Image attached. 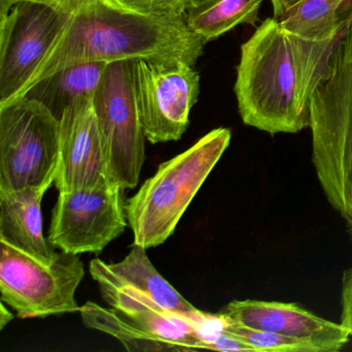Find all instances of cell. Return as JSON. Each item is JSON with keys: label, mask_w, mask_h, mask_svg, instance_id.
<instances>
[{"label": "cell", "mask_w": 352, "mask_h": 352, "mask_svg": "<svg viewBox=\"0 0 352 352\" xmlns=\"http://www.w3.org/2000/svg\"><path fill=\"white\" fill-rule=\"evenodd\" d=\"M111 5L149 17H185L195 0H106Z\"/></svg>", "instance_id": "21"}, {"label": "cell", "mask_w": 352, "mask_h": 352, "mask_svg": "<svg viewBox=\"0 0 352 352\" xmlns=\"http://www.w3.org/2000/svg\"><path fill=\"white\" fill-rule=\"evenodd\" d=\"M263 0H195L185 14L187 28L207 44L240 24L255 26Z\"/></svg>", "instance_id": "18"}, {"label": "cell", "mask_w": 352, "mask_h": 352, "mask_svg": "<svg viewBox=\"0 0 352 352\" xmlns=\"http://www.w3.org/2000/svg\"><path fill=\"white\" fill-rule=\"evenodd\" d=\"M108 65L87 63L63 67L30 86L22 96L40 102L60 120L76 100L94 96Z\"/></svg>", "instance_id": "16"}, {"label": "cell", "mask_w": 352, "mask_h": 352, "mask_svg": "<svg viewBox=\"0 0 352 352\" xmlns=\"http://www.w3.org/2000/svg\"><path fill=\"white\" fill-rule=\"evenodd\" d=\"M49 186L0 191V241L50 263L57 253L44 236L42 201Z\"/></svg>", "instance_id": "15"}, {"label": "cell", "mask_w": 352, "mask_h": 352, "mask_svg": "<svg viewBox=\"0 0 352 352\" xmlns=\"http://www.w3.org/2000/svg\"><path fill=\"white\" fill-rule=\"evenodd\" d=\"M146 250L147 249L133 243L131 252L119 263H106L102 259L94 258L90 261V274L94 279L102 278L118 285L135 288L164 310L190 319L199 327L213 320L215 315L195 308L160 275Z\"/></svg>", "instance_id": "14"}, {"label": "cell", "mask_w": 352, "mask_h": 352, "mask_svg": "<svg viewBox=\"0 0 352 352\" xmlns=\"http://www.w3.org/2000/svg\"><path fill=\"white\" fill-rule=\"evenodd\" d=\"M59 151L60 122L46 107L24 96L0 104V191L51 187Z\"/></svg>", "instance_id": "5"}, {"label": "cell", "mask_w": 352, "mask_h": 352, "mask_svg": "<svg viewBox=\"0 0 352 352\" xmlns=\"http://www.w3.org/2000/svg\"><path fill=\"white\" fill-rule=\"evenodd\" d=\"M232 140L230 129H213L195 145L160 164L125 205L133 243L149 249L164 244L211 174Z\"/></svg>", "instance_id": "4"}, {"label": "cell", "mask_w": 352, "mask_h": 352, "mask_svg": "<svg viewBox=\"0 0 352 352\" xmlns=\"http://www.w3.org/2000/svg\"><path fill=\"white\" fill-rule=\"evenodd\" d=\"M344 32L316 42L287 32L277 18L265 19L241 46L234 94L243 122L271 135L309 127L311 102Z\"/></svg>", "instance_id": "1"}, {"label": "cell", "mask_w": 352, "mask_h": 352, "mask_svg": "<svg viewBox=\"0 0 352 352\" xmlns=\"http://www.w3.org/2000/svg\"><path fill=\"white\" fill-rule=\"evenodd\" d=\"M273 6L274 17L280 18L292 6L298 3L300 0H270Z\"/></svg>", "instance_id": "24"}, {"label": "cell", "mask_w": 352, "mask_h": 352, "mask_svg": "<svg viewBox=\"0 0 352 352\" xmlns=\"http://www.w3.org/2000/svg\"><path fill=\"white\" fill-rule=\"evenodd\" d=\"M205 45L185 17L138 15L94 0L72 15L23 94L43 78L80 63L152 60L195 67Z\"/></svg>", "instance_id": "2"}, {"label": "cell", "mask_w": 352, "mask_h": 352, "mask_svg": "<svg viewBox=\"0 0 352 352\" xmlns=\"http://www.w3.org/2000/svg\"><path fill=\"white\" fill-rule=\"evenodd\" d=\"M123 189L108 182L96 188L59 192L48 239L63 252H102L124 232L127 216Z\"/></svg>", "instance_id": "9"}, {"label": "cell", "mask_w": 352, "mask_h": 352, "mask_svg": "<svg viewBox=\"0 0 352 352\" xmlns=\"http://www.w3.org/2000/svg\"><path fill=\"white\" fill-rule=\"evenodd\" d=\"M0 104L20 98L72 15L49 3L0 0Z\"/></svg>", "instance_id": "8"}, {"label": "cell", "mask_w": 352, "mask_h": 352, "mask_svg": "<svg viewBox=\"0 0 352 352\" xmlns=\"http://www.w3.org/2000/svg\"><path fill=\"white\" fill-rule=\"evenodd\" d=\"M84 324L89 329L108 333L118 339L129 351L160 352L178 350L123 317L114 309H107L94 302L80 307Z\"/></svg>", "instance_id": "19"}, {"label": "cell", "mask_w": 352, "mask_h": 352, "mask_svg": "<svg viewBox=\"0 0 352 352\" xmlns=\"http://www.w3.org/2000/svg\"><path fill=\"white\" fill-rule=\"evenodd\" d=\"M8 305L1 302L0 307V329H3L8 323L11 322L14 319V314L7 308Z\"/></svg>", "instance_id": "25"}, {"label": "cell", "mask_w": 352, "mask_h": 352, "mask_svg": "<svg viewBox=\"0 0 352 352\" xmlns=\"http://www.w3.org/2000/svg\"><path fill=\"white\" fill-rule=\"evenodd\" d=\"M85 276L79 254L57 253L45 263L0 241L1 302L22 319L78 312L76 292Z\"/></svg>", "instance_id": "6"}, {"label": "cell", "mask_w": 352, "mask_h": 352, "mask_svg": "<svg viewBox=\"0 0 352 352\" xmlns=\"http://www.w3.org/2000/svg\"><path fill=\"white\" fill-rule=\"evenodd\" d=\"M32 1L49 3V5L55 6V7L67 10V11L76 12L80 8L87 5V3H92L94 0H32Z\"/></svg>", "instance_id": "23"}, {"label": "cell", "mask_w": 352, "mask_h": 352, "mask_svg": "<svg viewBox=\"0 0 352 352\" xmlns=\"http://www.w3.org/2000/svg\"><path fill=\"white\" fill-rule=\"evenodd\" d=\"M102 298L123 317L178 351L207 349L199 325L190 319L164 310L151 298L129 286L96 278Z\"/></svg>", "instance_id": "13"}, {"label": "cell", "mask_w": 352, "mask_h": 352, "mask_svg": "<svg viewBox=\"0 0 352 352\" xmlns=\"http://www.w3.org/2000/svg\"><path fill=\"white\" fill-rule=\"evenodd\" d=\"M224 331L250 346L254 352H319L314 344L306 340L251 329L232 322L230 318Z\"/></svg>", "instance_id": "20"}, {"label": "cell", "mask_w": 352, "mask_h": 352, "mask_svg": "<svg viewBox=\"0 0 352 352\" xmlns=\"http://www.w3.org/2000/svg\"><path fill=\"white\" fill-rule=\"evenodd\" d=\"M92 98L76 100L59 120L60 151L54 181L59 192L96 188L110 181Z\"/></svg>", "instance_id": "11"}, {"label": "cell", "mask_w": 352, "mask_h": 352, "mask_svg": "<svg viewBox=\"0 0 352 352\" xmlns=\"http://www.w3.org/2000/svg\"><path fill=\"white\" fill-rule=\"evenodd\" d=\"M135 82L146 139L151 144L180 140L199 94L193 65L137 60Z\"/></svg>", "instance_id": "10"}, {"label": "cell", "mask_w": 352, "mask_h": 352, "mask_svg": "<svg viewBox=\"0 0 352 352\" xmlns=\"http://www.w3.org/2000/svg\"><path fill=\"white\" fill-rule=\"evenodd\" d=\"M309 127L317 180L352 239V20L313 96Z\"/></svg>", "instance_id": "3"}, {"label": "cell", "mask_w": 352, "mask_h": 352, "mask_svg": "<svg viewBox=\"0 0 352 352\" xmlns=\"http://www.w3.org/2000/svg\"><path fill=\"white\" fill-rule=\"evenodd\" d=\"M135 60L109 63L92 98L110 181L138 186L145 162L146 135L135 94Z\"/></svg>", "instance_id": "7"}, {"label": "cell", "mask_w": 352, "mask_h": 352, "mask_svg": "<svg viewBox=\"0 0 352 352\" xmlns=\"http://www.w3.org/2000/svg\"><path fill=\"white\" fill-rule=\"evenodd\" d=\"M340 322L352 331V265L342 274Z\"/></svg>", "instance_id": "22"}, {"label": "cell", "mask_w": 352, "mask_h": 352, "mask_svg": "<svg viewBox=\"0 0 352 352\" xmlns=\"http://www.w3.org/2000/svg\"><path fill=\"white\" fill-rule=\"evenodd\" d=\"M222 313L244 327L306 340L319 352L340 351L352 337V331L341 322L322 318L296 302L236 300Z\"/></svg>", "instance_id": "12"}, {"label": "cell", "mask_w": 352, "mask_h": 352, "mask_svg": "<svg viewBox=\"0 0 352 352\" xmlns=\"http://www.w3.org/2000/svg\"><path fill=\"white\" fill-rule=\"evenodd\" d=\"M282 28L305 40H331L352 20V0H300L278 18Z\"/></svg>", "instance_id": "17"}]
</instances>
